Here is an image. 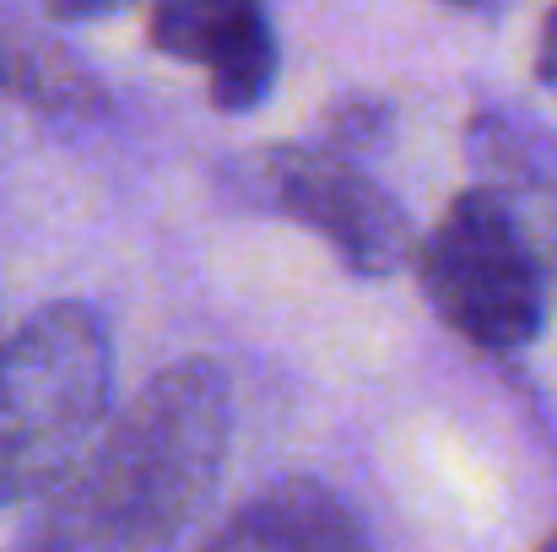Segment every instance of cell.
Wrapping results in <instances>:
<instances>
[{
    "mask_svg": "<svg viewBox=\"0 0 557 552\" xmlns=\"http://www.w3.org/2000/svg\"><path fill=\"white\" fill-rule=\"evenodd\" d=\"M152 49L200 65L222 114H249L276 82V33L260 0H158Z\"/></svg>",
    "mask_w": 557,
    "mask_h": 552,
    "instance_id": "cell-5",
    "label": "cell"
},
{
    "mask_svg": "<svg viewBox=\"0 0 557 552\" xmlns=\"http://www.w3.org/2000/svg\"><path fill=\"white\" fill-rule=\"evenodd\" d=\"M227 439V373L206 358L169 364L103 422L11 552H174L222 482Z\"/></svg>",
    "mask_w": 557,
    "mask_h": 552,
    "instance_id": "cell-1",
    "label": "cell"
},
{
    "mask_svg": "<svg viewBox=\"0 0 557 552\" xmlns=\"http://www.w3.org/2000/svg\"><path fill=\"white\" fill-rule=\"evenodd\" d=\"M238 174H244V200L293 217L298 228L325 238L336 260L358 277H389L417 249L395 195L331 147H265L244 158Z\"/></svg>",
    "mask_w": 557,
    "mask_h": 552,
    "instance_id": "cell-4",
    "label": "cell"
},
{
    "mask_svg": "<svg viewBox=\"0 0 557 552\" xmlns=\"http://www.w3.org/2000/svg\"><path fill=\"white\" fill-rule=\"evenodd\" d=\"M0 98L49 120H82L103 109V93L87 65L22 22H0Z\"/></svg>",
    "mask_w": 557,
    "mask_h": 552,
    "instance_id": "cell-7",
    "label": "cell"
},
{
    "mask_svg": "<svg viewBox=\"0 0 557 552\" xmlns=\"http://www.w3.org/2000/svg\"><path fill=\"white\" fill-rule=\"evenodd\" d=\"M120 5H131V0H44V11L60 16V22H98V16H109Z\"/></svg>",
    "mask_w": 557,
    "mask_h": 552,
    "instance_id": "cell-8",
    "label": "cell"
},
{
    "mask_svg": "<svg viewBox=\"0 0 557 552\" xmlns=\"http://www.w3.org/2000/svg\"><path fill=\"white\" fill-rule=\"evenodd\" d=\"M536 552H557V537H547V542H542V548H536Z\"/></svg>",
    "mask_w": 557,
    "mask_h": 552,
    "instance_id": "cell-11",
    "label": "cell"
},
{
    "mask_svg": "<svg viewBox=\"0 0 557 552\" xmlns=\"http://www.w3.org/2000/svg\"><path fill=\"white\" fill-rule=\"evenodd\" d=\"M200 552H373V542L336 488L314 477H287L233 510Z\"/></svg>",
    "mask_w": 557,
    "mask_h": 552,
    "instance_id": "cell-6",
    "label": "cell"
},
{
    "mask_svg": "<svg viewBox=\"0 0 557 552\" xmlns=\"http://www.w3.org/2000/svg\"><path fill=\"white\" fill-rule=\"evenodd\" d=\"M444 5H455V11H487L493 0H444Z\"/></svg>",
    "mask_w": 557,
    "mask_h": 552,
    "instance_id": "cell-10",
    "label": "cell"
},
{
    "mask_svg": "<svg viewBox=\"0 0 557 552\" xmlns=\"http://www.w3.org/2000/svg\"><path fill=\"white\" fill-rule=\"evenodd\" d=\"M417 277L433 315L482 353H520L547 320V266L515 206L476 184L460 189L417 244Z\"/></svg>",
    "mask_w": 557,
    "mask_h": 552,
    "instance_id": "cell-3",
    "label": "cell"
},
{
    "mask_svg": "<svg viewBox=\"0 0 557 552\" xmlns=\"http://www.w3.org/2000/svg\"><path fill=\"white\" fill-rule=\"evenodd\" d=\"M536 76H542V87H553L557 93V5L547 11L542 38H536Z\"/></svg>",
    "mask_w": 557,
    "mask_h": 552,
    "instance_id": "cell-9",
    "label": "cell"
},
{
    "mask_svg": "<svg viewBox=\"0 0 557 552\" xmlns=\"http://www.w3.org/2000/svg\"><path fill=\"white\" fill-rule=\"evenodd\" d=\"M114 347L87 304H49L0 336V510L49 493L103 433Z\"/></svg>",
    "mask_w": 557,
    "mask_h": 552,
    "instance_id": "cell-2",
    "label": "cell"
}]
</instances>
